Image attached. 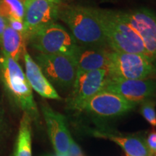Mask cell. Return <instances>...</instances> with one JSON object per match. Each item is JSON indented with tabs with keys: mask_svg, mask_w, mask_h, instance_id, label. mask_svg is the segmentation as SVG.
<instances>
[{
	"mask_svg": "<svg viewBox=\"0 0 156 156\" xmlns=\"http://www.w3.org/2000/svg\"><path fill=\"white\" fill-rule=\"evenodd\" d=\"M110 49L149 57L140 35L121 16L119 11L93 7Z\"/></svg>",
	"mask_w": 156,
	"mask_h": 156,
	"instance_id": "obj_1",
	"label": "cell"
},
{
	"mask_svg": "<svg viewBox=\"0 0 156 156\" xmlns=\"http://www.w3.org/2000/svg\"><path fill=\"white\" fill-rule=\"evenodd\" d=\"M58 19L69 27L72 36L80 46L108 47L93 7L62 2Z\"/></svg>",
	"mask_w": 156,
	"mask_h": 156,
	"instance_id": "obj_2",
	"label": "cell"
},
{
	"mask_svg": "<svg viewBox=\"0 0 156 156\" xmlns=\"http://www.w3.org/2000/svg\"><path fill=\"white\" fill-rule=\"evenodd\" d=\"M0 81L12 101L31 119H38V111L25 74L18 62L3 54H0Z\"/></svg>",
	"mask_w": 156,
	"mask_h": 156,
	"instance_id": "obj_3",
	"label": "cell"
},
{
	"mask_svg": "<svg viewBox=\"0 0 156 156\" xmlns=\"http://www.w3.org/2000/svg\"><path fill=\"white\" fill-rule=\"evenodd\" d=\"M27 42L39 53L61 54L74 58L79 47L72 34L56 23L31 35Z\"/></svg>",
	"mask_w": 156,
	"mask_h": 156,
	"instance_id": "obj_4",
	"label": "cell"
},
{
	"mask_svg": "<svg viewBox=\"0 0 156 156\" xmlns=\"http://www.w3.org/2000/svg\"><path fill=\"white\" fill-rule=\"evenodd\" d=\"M107 70L112 79H147L153 71V61L142 54L112 51Z\"/></svg>",
	"mask_w": 156,
	"mask_h": 156,
	"instance_id": "obj_5",
	"label": "cell"
},
{
	"mask_svg": "<svg viewBox=\"0 0 156 156\" xmlns=\"http://www.w3.org/2000/svg\"><path fill=\"white\" fill-rule=\"evenodd\" d=\"M36 62L52 85L62 89L73 87L77 75L74 58L61 54L39 53L36 56Z\"/></svg>",
	"mask_w": 156,
	"mask_h": 156,
	"instance_id": "obj_6",
	"label": "cell"
},
{
	"mask_svg": "<svg viewBox=\"0 0 156 156\" xmlns=\"http://www.w3.org/2000/svg\"><path fill=\"white\" fill-rule=\"evenodd\" d=\"M108 79L107 69L77 73L73 87V93L68 101L69 108L83 111L85 103L105 88Z\"/></svg>",
	"mask_w": 156,
	"mask_h": 156,
	"instance_id": "obj_7",
	"label": "cell"
},
{
	"mask_svg": "<svg viewBox=\"0 0 156 156\" xmlns=\"http://www.w3.org/2000/svg\"><path fill=\"white\" fill-rule=\"evenodd\" d=\"M25 38L26 41L31 35L56 23L62 2L60 0H25Z\"/></svg>",
	"mask_w": 156,
	"mask_h": 156,
	"instance_id": "obj_8",
	"label": "cell"
},
{
	"mask_svg": "<svg viewBox=\"0 0 156 156\" xmlns=\"http://www.w3.org/2000/svg\"><path fill=\"white\" fill-rule=\"evenodd\" d=\"M122 18L140 35L152 61L156 59V14L141 7L129 11H119Z\"/></svg>",
	"mask_w": 156,
	"mask_h": 156,
	"instance_id": "obj_9",
	"label": "cell"
},
{
	"mask_svg": "<svg viewBox=\"0 0 156 156\" xmlns=\"http://www.w3.org/2000/svg\"><path fill=\"white\" fill-rule=\"evenodd\" d=\"M136 106V103L127 101L119 94L103 90L85 103L83 111L96 116L112 118L129 112Z\"/></svg>",
	"mask_w": 156,
	"mask_h": 156,
	"instance_id": "obj_10",
	"label": "cell"
},
{
	"mask_svg": "<svg viewBox=\"0 0 156 156\" xmlns=\"http://www.w3.org/2000/svg\"><path fill=\"white\" fill-rule=\"evenodd\" d=\"M103 90L115 93L137 104L156 96V81L151 79L121 80L109 78Z\"/></svg>",
	"mask_w": 156,
	"mask_h": 156,
	"instance_id": "obj_11",
	"label": "cell"
},
{
	"mask_svg": "<svg viewBox=\"0 0 156 156\" xmlns=\"http://www.w3.org/2000/svg\"><path fill=\"white\" fill-rule=\"evenodd\" d=\"M41 109L48 136L55 150L56 155L67 156L73 139L68 130L65 117L55 112L46 103L42 105Z\"/></svg>",
	"mask_w": 156,
	"mask_h": 156,
	"instance_id": "obj_12",
	"label": "cell"
},
{
	"mask_svg": "<svg viewBox=\"0 0 156 156\" xmlns=\"http://www.w3.org/2000/svg\"><path fill=\"white\" fill-rule=\"evenodd\" d=\"M111 51H112L108 50L107 47L79 45L75 56L77 73L107 69Z\"/></svg>",
	"mask_w": 156,
	"mask_h": 156,
	"instance_id": "obj_13",
	"label": "cell"
},
{
	"mask_svg": "<svg viewBox=\"0 0 156 156\" xmlns=\"http://www.w3.org/2000/svg\"><path fill=\"white\" fill-rule=\"evenodd\" d=\"M24 58L25 76L32 89L41 96L48 99L60 100L61 98L56 91L53 85L43 73L38 64L33 59L26 49L23 54Z\"/></svg>",
	"mask_w": 156,
	"mask_h": 156,
	"instance_id": "obj_14",
	"label": "cell"
},
{
	"mask_svg": "<svg viewBox=\"0 0 156 156\" xmlns=\"http://www.w3.org/2000/svg\"><path fill=\"white\" fill-rule=\"evenodd\" d=\"M26 39L23 35L13 30L7 24L4 31L0 47L4 55L17 62L21 56H23L26 49Z\"/></svg>",
	"mask_w": 156,
	"mask_h": 156,
	"instance_id": "obj_15",
	"label": "cell"
},
{
	"mask_svg": "<svg viewBox=\"0 0 156 156\" xmlns=\"http://www.w3.org/2000/svg\"><path fill=\"white\" fill-rule=\"evenodd\" d=\"M99 136L107 138L116 142L125 151L127 156H153L145 140L135 136H119L97 132Z\"/></svg>",
	"mask_w": 156,
	"mask_h": 156,
	"instance_id": "obj_16",
	"label": "cell"
},
{
	"mask_svg": "<svg viewBox=\"0 0 156 156\" xmlns=\"http://www.w3.org/2000/svg\"><path fill=\"white\" fill-rule=\"evenodd\" d=\"M31 118L23 113L20 123L15 156H32L31 153Z\"/></svg>",
	"mask_w": 156,
	"mask_h": 156,
	"instance_id": "obj_17",
	"label": "cell"
},
{
	"mask_svg": "<svg viewBox=\"0 0 156 156\" xmlns=\"http://www.w3.org/2000/svg\"><path fill=\"white\" fill-rule=\"evenodd\" d=\"M25 11L24 0H0V15L6 19L23 20Z\"/></svg>",
	"mask_w": 156,
	"mask_h": 156,
	"instance_id": "obj_18",
	"label": "cell"
},
{
	"mask_svg": "<svg viewBox=\"0 0 156 156\" xmlns=\"http://www.w3.org/2000/svg\"><path fill=\"white\" fill-rule=\"evenodd\" d=\"M140 112L145 120L153 126H156V111L155 103L151 101H145L142 103Z\"/></svg>",
	"mask_w": 156,
	"mask_h": 156,
	"instance_id": "obj_19",
	"label": "cell"
},
{
	"mask_svg": "<svg viewBox=\"0 0 156 156\" xmlns=\"http://www.w3.org/2000/svg\"><path fill=\"white\" fill-rule=\"evenodd\" d=\"M7 20V24L9 26L13 29V30L17 31L24 36L25 35V25L23 20H17L14 18H9Z\"/></svg>",
	"mask_w": 156,
	"mask_h": 156,
	"instance_id": "obj_20",
	"label": "cell"
},
{
	"mask_svg": "<svg viewBox=\"0 0 156 156\" xmlns=\"http://www.w3.org/2000/svg\"><path fill=\"white\" fill-rule=\"evenodd\" d=\"M146 145L153 155H156V132L153 131L148 134Z\"/></svg>",
	"mask_w": 156,
	"mask_h": 156,
	"instance_id": "obj_21",
	"label": "cell"
},
{
	"mask_svg": "<svg viewBox=\"0 0 156 156\" xmlns=\"http://www.w3.org/2000/svg\"><path fill=\"white\" fill-rule=\"evenodd\" d=\"M69 156H84L82 153L80 147L78 146L77 144L73 140H72L71 143H70L69 150Z\"/></svg>",
	"mask_w": 156,
	"mask_h": 156,
	"instance_id": "obj_22",
	"label": "cell"
},
{
	"mask_svg": "<svg viewBox=\"0 0 156 156\" xmlns=\"http://www.w3.org/2000/svg\"><path fill=\"white\" fill-rule=\"evenodd\" d=\"M7 25V20L0 15V46H1L2 39L4 31H5Z\"/></svg>",
	"mask_w": 156,
	"mask_h": 156,
	"instance_id": "obj_23",
	"label": "cell"
},
{
	"mask_svg": "<svg viewBox=\"0 0 156 156\" xmlns=\"http://www.w3.org/2000/svg\"><path fill=\"white\" fill-rule=\"evenodd\" d=\"M148 79H151L156 81V59L153 61V71H152L151 75H150Z\"/></svg>",
	"mask_w": 156,
	"mask_h": 156,
	"instance_id": "obj_24",
	"label": "cell"
},
{
	"mask_svg": "<svg viewBox=\"0 0 156 156\" xmlns=\"http://www.w3.org/2000/svg\"><path fill=\"white\" fill-rule=\"evenodd\" d=\"M2 124H3V112L2 107L0 106V133L2 132Z\"/></svg>",
	"mask_w": 156,
	"mask_h": 156,
	"instance_id": "obj_25",
	"label": "cell"
},
{
	"mask_svg": "<svg viewBox=\"0 0 156 156\" xmlns=\"http://www.w3.org/2000/svg\"><path fill=\"white\" fill-rule=\"evenodd\" d=\"M60 1H61L62 2H66V1H69V0H60Z\"/></svg>",
	"mask_w": 156,
	"mask_h": 156,
	"instance_id": "obj_26",
	"label": "cell"
},
{
	"mask_svg": "<svg viewBox=\"0 0 156 156\" xmlns=\"http://www.w3.org/2000/svg\"><path fill=\"white\" fill-rule=\"evenodd\" d=\"M104 1H117V0H104Z\"/></svg>",
	"mask_w": 156,
	"mask_h": 156,
	"instance_id": "obj_27",
	"label": "cell"
},
{
	"mask_svg": "<svg viewBox=\"0 0 156 156\" xmlns=\"http://www.w3.org/2000/svg\"><path fill=\"white\" fill-rule=\"evenodd\" d=\"M47 156H59V155H47ZM67 156H69V155H67Z\"/></svg>",
	"mask_w": 156,
	"mask_h": 156,
	"instance_id": "obj_28",
	"label": "cell"
},
{
	"mask_svg": "<svg viewBox=\"0 0 156 156\" xmlns=\"http://www.w3.org/2000/svg\"><path fill=\"white\" fill-rule=\"evenodd\" d=\"M153 156H156V155H153Z\"/></svg>",
	"mask_w": 156,
	"mask_h": 156,
	"instance_id": "obj_29",
	"label": "cell"
},
{
	"mask_svg": "<svg viewBox=\"0 0 156 156\" xmlns=\"http://www.w3.org/2000/svg\"><path fill=\"white\" fill-rule=\"evenodd\" d=\"M24 1H25V0H24Z\"/></svg>",
	"mask_w": 156,
	"mask_h": 156,
	"instance_id": "obj_30",
	"label": "cell"
}]
</instances>
